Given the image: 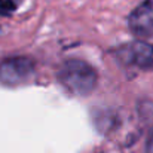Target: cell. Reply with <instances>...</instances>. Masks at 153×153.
<instances>
[{"mask_svg": "<svg viewBox=\"0 0 153 153\" xmlns=\"http://www.w3.org/2000/svg\"><path fill=\"white\" fill-rule=\"evenodd\" d=\"M34 62L25 56L7 58L0 62V83L6 86H18L28 82L34 76Z\"/></svg>", "mask_w": 153, "mask_h": 153, "instance_id": "3957f363", "label": "cell"}, {"mask_svg": "<svg viewBox=\"0 0 153 153\" xmlns=\"http://www.w3.org/2000/svg\"><path fill=\"white\" fill-rule=\"evenodd\" d=\"M21 3H22V0H0V13L9 15V13L15 12Z\"/></svg>", "mask_w": 153, "mask_h": 153, "instance_id": "8992f818", "label": "cell"}, {"mask_svg": "<svg viewBox=\"0 0 153 153\" xmlns=\"http://www.w3.org/2000/svg\"><path fill=\"white\" fill-rule=\"evenodd\" d=\"M128 25L137 37H153V0H144L129 13Z\"/></svg>", "mask_w": 153, "mask_h": 153, "instance_id": "277c9868", "label": "cell"}, {"mask_svg": "<svg viewBox=\"0 0 153 153\" xmlns=\"http://www.w3.org/2000/svg\"><path fill=\"white\" fill-rule=\"evenodd\" d=\"M58 80L62 88L76 97L89 95L97 86L95 68L82 59H67L58 70Z\"/></svg>", "mask_w": 153, "mask_h": 153, "instance_id": "6da1fadb", "label": "cell"}, {"mask_svg": "<svg viewBox=\"0 0 153 153\" xmlns=\"http://www.w3.org/2000/svg\"><path fill=\"white\" fill-rule=\"evenodd\" d=\"M138 116L147 129L146 153H153V100H143L138 102Z\"/></svg>", "mask_w": 153, "mask_h": 153, "instance_id": "5b68a950", "label": "cell"}, {"mask_svg": "<svg viewBox=\"0 0 153 153\" xmlns=\"http://www.w3.org/2000/svg\"><path fill=\"white\" fill-rule=\"evenodd\" d=\"M113 55L125 67L138 68L144 71L153 70V45L147 42L135 40L125 43L116 48L113 51Z\"/></svg>", "mask_w": 153, "mask_h": 153, "instance_id": "7a4b0ae2", "label": "cell"}]
</instances>
